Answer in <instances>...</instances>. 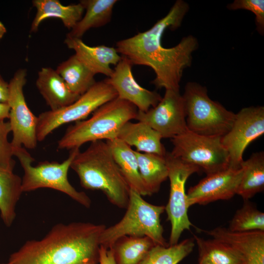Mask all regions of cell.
Returning a JSON list of instances; mask_svg holds the SVG:
<instances>
[{
    "label": "cell",
    "mask_w": 264,
    "mask_h": 264,
    "mask_svg": "<svg viewBox=\"0 0 264 264\" xmlns=\"http://www.w3.org/2000/svg\"><path fill=\"white\" fill-rule=\"evenodd\" d=\"M189 9L187 2L177 0L151 28L116 43L118 53L132 65L147 66L154 70L155 78L152 83L157 88L179 90L183 70L191 65L192 54L198 48V41L192 35L182 38L172 47L162 44L165 30L180 27Z\"/></svg>",
    "instance_id": "1"
},
{
    "label": "cell",
    "mask_w": 264,
    "mask_h": 264,
    "mask_svg": "<svg viewBox=\"0 0 264 264\" xmlns=\"http://www.w3.org/2000/svg\"><path fill=\"white\" fill-rule=\"evenodd\" d=\"M106 226L88 222L59 223L40 240L26 241L10 255V264H99L100 237Z\"/></svg>",
    "instance_id": "2"
},
{
    "label": "cell",
    "mask_w": 264,
    "mask_h": 264,
    "mask_svg": "<svg viewBox=\"0 0 264 264\" xmlns=\"http://www.w3.org/2000/svg\"><path fill=\"white\" fill-rule=\"evenodd\" d=\"M70 168L83 188L100 190L111 204L127 208L130 188L106 142H91L85 151L77 154Z\"/></svg>",
    "instance_id": "3"
},
{
    "label": "cell",
    "mask_w": 264,
    "mask_h": 264,
    "mask_svg": "<svg viewBox=\"0 0 264 264\" xmlns=\"http://www.w3.org/2000/svg\"><path fill=\"white\" fill-rule=\"evenodd\" d=\"M137 112L132 104L116 97L99 107L88 119L69 126L58 141V149L80 148L88 142L116 138L123 125L135 119Z\"/></svg>",
    "instance_id": "4"
},
{
    "label": "cell",
    "mask_w": 264,
    "mask_h": 264,
    "mask_svg": "<svg viewBox=\"0 0 264 264\" xmlns=\"http://www.w3.org/2000/svg\"><path fill=\"white\" fill-rule=\"evenodd\" d=\"M127 211L122 219L102 232L100 244L110 248L115 242L124 236L151 238L155 245L168 246L163 237L164 230L160 216L165 206L152 204L145 201L138 193L130 189Z\"/></svg>",
    "instance_id": "5"
},
{
    "label": "cell",
    "mask_w": 264,
    "mask_h": 264,
    "mask_svg": "<svg viewBox=\"0 0 264 264\" xmlns=\"http://www.w3.org/2000/svg\"><path fill=\"white\" fill-rule=\"evenodd\" d=\"M13 155L18 160L23 170L22 178L23 192L35 191L40 188H51L61 192L86 208L91 205V200L83 192L76 190L67 177L71 163L80 151L78 148L70 150L68 157L61 163L44 161L32 166L34 159L25 148H13Z\"/></svg>",
    "instance_id": "6"
},
{
    "label": "cell",
    "mask_w": 264,
    "mask_h": 264,
    "mask_svg": "<svg viewBox=\"0 0 264 264\" xmlns=\"http://www.w3.org/2000/svg\"><path fill=\"white\" fill-rule=\"evenodd\" d=\"M182 96L188 130L202 135L220 137L229 131L236 113L212 100L205 87L189 82L185 85Z\"/></svg>",
    "instance_id": "7"
},
{
    "label": "cell",
    "mask_w": 264,
    "mask_h": 264,
    "mask_svg": "<svg viewBox=\"0 0 264 264\" xmlns=\"http://www.w3.org/2000/svg\"><path fill=\"white\" fill-rule=\"evenodd\" d=\"M116 97L117 92L106 79L96 82L70 105L39 114L36 129L38 141H43L48 134L64 124L85 119L101 106Z\"/></svg>",
    "instance_id": "8"
},
{
    "label": "cell",
    "mask_w": 264,
    "mask_h": 264,
    "mask_svg": "<svg viewBox=\"0 0 264 264\" xmlns=\"http://www.w3.org/2000/svg\"><path fill=\"white\" fill-rule=\"evenodd\" d=\"M170 152L175 157L198 167L206 175L229 167L228 154L221 142V137L207 136L189 130L171 139Z\"/></svg>",
    "instance_id": "9"
},
{
    "label": "cell",
    "mask_w": 264,
    "mask_h": 264,
    "mask_svg": "<svg viewBox=\"0 0 264 264\" xmlns=\"http://www.w3.org/2000/svg\"><path fill=\"white\" fill-rule=\"evenodd\" d=\"M165 157L170 183V196L165 210L171 224L169 244L172 245L177 243L182 233L189 230L193 225L188 216L185 183L191 175L200 169L174 156L170 152H167Z\"/></svg>",
    "instance_id": "10"
},
{
    "label": "cell",
    "mask_w": 264,
    "mask_h": 264,
    "mask_svg": "<svg viewBox=\"0 0 264 264\" xmlns=\"http://www.w3.org/2000/svg\"><path fill=\"white\" fill-rule=\"evenodd\" d=\"M26 76V70L20 68L15 72L8 84L7 103L10 108L9 122L12 132L11 143L13 148L22 145L25 148L33 149L38 142L36 135L38 117L27 106L23 94Z\"/></svg>",
    "instance_id": "11"
},
{
    "label": "cell",
    "mask_w": 264,
    "mask_h": 264,
    "mask_svg": "<svg viewBox=\"0 0 264 264\" xmlns=\"http://www.w3.org/2000/svg\"><path fill=\"white\" fill-rule=\"evenodd\" d=\"M264 133V107L251 106L236 113L229 131L221 137V142L229 158V167L241 168L245 149Z\"/></svg>",
    "instance_id": "12"
},
{
    "label": "cell",
    "mask_w": 264,
    "mask_h": 264,
    "mask_svg": "<svg viewBox=\"0 0 264 264\" xmlns=\"http://www.w3.org/2000/svg\"><path fill=\"white\" fill-rule=\"evenodd\" d=\"M184 101L179 90L166 89L159 102L146 112L138 110L135 119L171 139L188 130Z\"/></svg>",
    "instance_id": "13"
},
{
    "label": "cell",
    "mask_w": 264,
    "mask_h": 264,
    "mask_svg": "<svg viewBox=\"0 0 264 264\" xmlns=\"http://www.w3.org/2000/svg\"><path fill=\"white\" fill-rule=\"evenodd\" d=\"M242 174V168L229 167L211 174L191 187L187 194L188 207L207 204L218 200H228L237 194Z\"/></svg>",
    "instance_id": "14"
},
{
    "label": "cell",
    "mask_w": 264,
    "mask_h": 264,
    "mask_svg": "<svg viewBox=\"0 0 264 264\" xmlns=\"http://www.w3.org/2000/svg\"><path fill=\"white\" fill-rule=\"evenodd\" d=\"M132 66L127 58L121 56L110 76L105 79L115 89L117 97L131 103L138 110L146 112L155 107L162 97L137 82L132 74Z\"/></svg>",
    "instance_id": "15"
},
{
    "label": "cell",
    "mask_w": 264,
    "mask_h": 264,
    "mask_svg": "<svg viewBox=\"0 0 264 264\" xmlns=\"http://www.w3.org/2000/svg\"><path fill=\"white\" fill-rule=\"evenodd\" d=\"M205 232L236 249L242 256L243 264H264V231L234 232L218 227Z\"/></svg>",
    "instance_id": "16"
},
{
    "label": "cell",
    "mask_w": 264,
    "mask_h": 264,
    "mask_svg": "<svg viewBox=\"0 0 264 264\" xmlns=\"http://www.w3.org/2000/svg\"><path fill=\"white\" fill-rule=\"evenodd\" d=\"M64 43L95 74L100 73L110 77L113 72L110 66H116L121 58L113 47L105 45L91 46L81 39L68 37H66Z\"/></svg>",
    "instance_id": "17"
},
{
    "label": "cell",
    "mask_w": 264,
    "mask_h": 264,
    "mask_svg": "<svg viewBox=\"0 0 264 264\" xmlns=\"http://www.w3.org/2000/svg\"><path fill=\"white\" fill-rule=\"evenodd\" d=\"M36 85L51 110L66 107L80 96L72 92L56 70L51 67L41 68Z\"/></svg>",
    "instance_id": "18"
},
{
    "label": "cell",
    "mask_w": 264,
    "mask_h": 264,
    "mask_svg": "<svg viewBox=\"0 0 264 264\" xmlns=\"http://www.w3.org/2000/svg\"><path fill=\"white\" fill-rule=\"evenodd\" d=\"M117 138L130 147L133 146L136 151L165 156L166 151L161 142V135L147 124L138 121H129L120 129Z\"/></svg>",
    "instance_id": "19"
},
{
    "label": "cell",
    "mask_w": 264,
    "mask_h": 264,
    "mask_svg": "<svg viewBox=\"0 0 264 264\" xmlns=\"http://www.w3.org/2000/svg\"><path fill=\"white\" fill-rule=\"evenodd\" d=\"M32 2L36 13L30 32H36L44 20L51 18L60 19L64 26L71 30L81 19L85 10L80 2L68 5H64L58 0H34Z\"/></svg>",
    "instance_id": "20"
},
{
    "label": "cell",
    "mask_w": 264,
    "mask_h": 264,
    "mask_svg": "<svg viewBox=\"0 0 264 264\" xmlns=\"http://www.w3.org/2000/svg\"><path fill=\"white\" fill-rule=\"evenodd\" d=\"M106 142L130 189L141 196H149L139 173L134 151L117 138Z\"/></svg>",
    "instance_id": "21"
},
{
    "label": "cell",
    "mask_w": 264,
    "mask_h": 264,
    "mask_svg": "<svg viewBox=\"0 0 264 264\" xmlns=\"http://www.w3.org/2000/svg\"><path fill=\"white\" fill-rule=\"evenodd\" d=\"M116 0H82L80 2L86 10L83 17L67 34L66 37L81 39L91 28L103 26L111 19Z\"/></svg>",
    "instance_id": "22"
},
{
    "label": "cell",
    "mask_w": 264,
    "mask_h": 264,
    "mask_svg": "<svg viewBox=\"0 0 264 264\" xmlns=\"http://www.w3.org/2000/svg\"><path fill=\"white\" fill-rule=\"evenodd\" d=\"M22 178L13 171L0 169V214L6 227L13 224L22 193Z\"/></svg>",
    "instance_id": "23"
},
{
    "label": "cell",
    "mask_w": 264,
    "mask_h": 264,
    "mask_svg": "<svg viewBox=\"0 0 264 264\" xmlns=\"http://www.w3.org/2000/svg\"><path fill=\"white\" fill-rule=\"evenodd\" d=\"M74 93L80 96L95 83V74L74 54L55 69Z\"/></svg>",
    "instance_id": "24"
},
{
    "label": "cell",
    "mask_w": 264,
    "mask_h": 264,
    "mask_svg": "<svg viewBox=\"0 0 264 264\" xmlns=\"http://www.w3.org/2000/svg\"><path fill=\"white\" fill-rule=\"evenodd\" d=\"M242 178L237 194L244 200H248L264 188V152L253 153L241 164Z\"/></svg>",
    "instance_id": "25"
},
{
    "label": "cell",
    "mask_w": 264,
    "mask_h": 264,
    "mask_svg": "<svg viewBox=\"0 0 264 264\" xmlns=\"http://www.w3.org/2000/svg\"><path fill=\"white\" fill-rule=\"evenodd\" d=\"M139 173L149 196L158 192L162 182L168 178L165 156L134 151Z\"/></svg>",
    "instance_id": "26"
},
{
    "label": "cell",
    "mask_w": 264,
    "mask_h": 264,
    "mask_svg": "<svg viewBox=\"0 0 264 264\" xmlns=\"http://www.w3.org/2000/svg\"><path fill=\"white\" fill-rule=\"evenodd\" d=\"M155 245L147 236H124L117 239L110 248L116 264H140Z\"/></svg>",
    "instance_id": "27"
},
{
    "label": "cell",
    "mask_w": 264,
    "mask_h": 264,
    "mask_svg": "<svg viewBox=\"0 0 264 264\" xmlns=\"http://www.w3.org/2000/svg\"><path fill=\"white\" fill-rule=\"evenodd\" d=\"M198 251V262L209 264H243L240 253L230 245L220 240H205L194 235Z\"/></svg>",
    "instance_id": "28"
},
{
    "label": "cell",
    "mask_w": 264,
    "mask_h": 264,
    "mask_svg": "<svg viewBox=\"0 0 264 264\" xmlns=\"http://www.w3.org/2000/svg\"><path fill=\"white\" fill-rule=\"evenodd\" d=\"M194 242L189 238L172 245H155L140 264H177L193 251Z\"/></svg>",
    "instance_id": "29"
},
{
    "label": "cell",
    "mask_w": 264,
    "mask_h": 264,
    "mask_svg": "<svg viewBox=\"0 0 264 264\" xmlns=\"http://www.w3.org/2000/svg\"><path fill=\"white\" fill-rule=\"evenodd\" d=\"M231 220L228 230L234 232L264 231V213L247 200Z\"/></svg>",
    "instance_id": "30"
},
{
    "label": "cell",
    "mask_w": 264,
    "mask_h": 264,
    "mask_svg": "<svg viewBox=\"0 0 264 264\" xmlns=\"http://www.w3.org/2000/svg\"><path fill=\"white\" fill-rule=\"evenodd\" d=\"M10 132L9 122L0 120V169L13 171L16 162L13 158V147L8 139Z\"/></svg>",
    "instance_id": "31"
},
{
    "label": "cell",
    "mask_w": 264,
    "mask_h": 264,
    "mask_svg": "<svg viewBox=\"0 0 264 264\" xmlns=\"http://www.w3.org/2000/svg\"><path fill=\"white\" fill-rule=\"evenodd\" d=\"M230 10H246L255 15L256 29L261 35L264 33V0H235L227 5Z\"/></svg>",
    "instance_id": "32"
},
{
    "label": "cell",
    "mask_w": 264,
    "mask_h": 264,
    "mask_svg": "<svg viewBox=\"0 0 264 264\" xmlns=\"http://www.w3.org/2000/svg\"><path fill=\"white\" fill-rule=\"evenodd\" d=\"M99 264H116L111 248L100 246Z\"/></svg>",
    "instance_id": "33"
},
{
    "label": "cell",
    "mask_w": 264,
    "mask_h": 264,
    "mask_svg": "<svg viewBox=\"0 0 264 264\" xmlns=\"http://www.w3.org/2000/svg\"><path fill=\"white\" fill-rule=\"evenodd\" d=\"M9 96V84L0 75V102L7 103Z\"/></svg>",
    "instance_id": "34"
},
{
    "label": "cell",
    "mask_w": 264,
    "mask_h": 264,
    "mask_svg": "<svg viewBox=\"0 0 264 264\" xmlns=\"http://www.w3.org/2000/svg\"><path fill=\"white\" fill-rule=\"evenodd\" d=\"M10 107L7 103L0 102V120L9 119Z\"/></svg>",
    "instance_id": "35"
},
{
    "label": "cell",
    "mask_w": 264,
    "mask_h": 264,
    "mask_svg": "<svg viewBox=\"0 0 264 264\" xmlns=\"http://www.w3.org/2000/svg\"><path fill=\"white\" fill-rule=\"evenodd\" d=\"M6 32V29L3 24L0 21V40Z\"/></svg>",
    "instance_id": "36"
},
{
    "label": "cell",
    "mask_w": 264,
    "mask_h": 264,
    "mask_svg": "<svg viewBox=\"0 0 264 264\" xmlns=\"http://www.w3.org/2000/svg\"><path fill=\"white\" fill-rule=\"evenodd\" d=\"M198 264H209L204 263V262H198Z\"/></svg>",
    "instance_id": "37"
},
{
    "label": "cell",
    "mask_w": 264,
    "mask_h": 264,
    "mask_svg": "<svg viewBox=\"0 0 264 264\" xmlns=\"http://www.w3.org/2000/svg\"><path fill=\"white\" fill-rule=\"evenodd\" d=\"M10 264L9 263H7V264Z\"/></svg>",
    "instance_id": "38"
}]
</instances>
